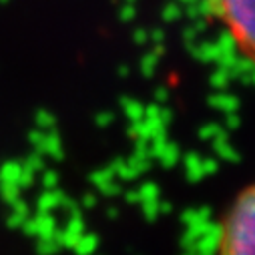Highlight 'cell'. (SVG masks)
Instances as JSON below:
<instances>
[{"label": "cell", "mask_w": 255, "mask_h": 255, "mask_svg": "<svg viewBox=\"0 0 255 255\" xmlns=\"http://www.w3.org/2000/svg\"><path fill=\"white\" fill-rule=\"evenodd\" d=\"M207 10L225 28L235 48L255 65V0H207Z\"/></svg>", "instance_id": "7a4b0ae2"}, {"label": "cell", "mask_w": 255, "mask_h": 255, "mask_svg": "<svg viewBox=\"0 0 255 255\" xmlns=\"http://www.w3.org/2000/svg\"><path fill=\"white\" fill-rule=\"evenodd\" d=\"M219 255H255V185L229 207L221 225Z\"/></svg>", "instance_id": "6da1fadb"}]
</instances>
